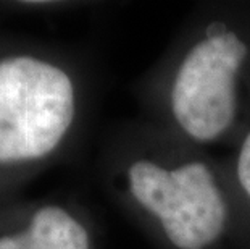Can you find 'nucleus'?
I'll return each instance as SVG.
<instances>
[{
  "label": "nucleus",
  "instance_id": "nucleus-2",
  "mask_svg": "<svg viewBox=\"0 0 250 249\" xmlns=\"http://www.w3.org/2000/svg\"><path fill=\"white\" fill-rule=\"evenodd\" d=\"M132 92L150 123L202 149H232L250 105V2L199 5Z\"/></svg>",
  "mask_w": 250,
  "mask_h": 249
},
{
  "label": "nucleus",
  "instance_id": "nucleus-1",
  "mask_svg": "<svg viewBox=\"0 0 250 249\" xmlns=\"http://www.w3.org/2000/svg\"><path fill=\"white\" fill-rule=\"evenodd\" d=\"M99 178L157 249H226L232 204L221 160L146 118L104 137Z\"/></svg>",
  "mask_w": 250,
  "mask_h": 249
},
{
  "label": "nucleus",
  "instance_id": "nucleus-4",
  "mask_svg": "<svg viewBox=\"0 0 250 249\" xmlns=\"http://www.w3.org/2000/svg\"><path fill=\"white\" fill-rule=\"evenodd\" d=\"M0 249H100L90 210L66 198L0 199Z\"/></svg>",
  "mask_w": 250,
  "mask_h": 249
},
{
  "label": "nucleus",
  "instance_id": "nucleus-5",
  "mask_svg": "<svg viewBox=\"0 0 250 249\" xmlns=\"http://www.w3.org/2000/svg\"><path fill=\"white\" fill-rule=\"evenodd\" d=\"M221 167L232 204L231 245L250 249V105L242 133Z\"/></svg>",
  "mask_w": 250,
  "mask_h": 249
},
{
  "label": "nucleus",
  "instance_id": "nucleus-6",
  "mask_svg": "<svg viewBox=\"0 0 250 249\" xmlns=\"http://www.w3.org/2000/svg\"><path fill=\"white\" fill-rule=\"evenodd\" d=\"M89 3L84 2H60V0H24V2H0V13L12 15H54L65 13L71 10L84 8Z\"/></svg>",
  "mask_w": 250,
  "mask_h": 249
},
{
  "label": "nucleus",
  "instance_id": "nucleus-3",
  "mask_svg": "<svg viewBox=\"0 0 250 249\" xmlns=\"http://www.w3.org/2000/svg\"><path fill=\"white\" fill-rule=\"evenodd\" d=\"M97 81L71 47L0 31V199L79 151Z\"/></svg>",
  "mask_w": 250,
  "mask_h": 249
}]
</instances>
